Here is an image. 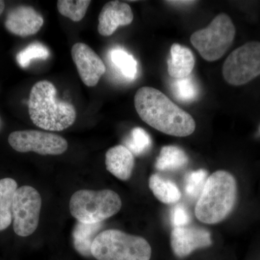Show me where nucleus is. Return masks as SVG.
I'll return each instance as SVG.
<instances>
[{
    "label": "nucleus",
    "mask_w": 260,
    "mask_h": 260,
    "mask_svg": "<svg viewBox=\"0 0 260 260\" xmlns=\"http://www.w3.org/2000/svg\"><path fill=\"white\" fill-rule=\"evenodd\" d=\"M172 88L174 96L181 102H194L199 95L198 84L191 75L183 79H174Z\"/></svg>",
    "instance_id": "21"
},
{
    "label": "nucleus",
    "mask_w": 260,
    "mask_h": 260,
    "mask_svg": "<svg viewBox=\"0 0 260 260\" xmlns=\"http://www.w3.org/2000/svg\"><path fill=\"white\" fill-rule=\"evenodd\" d=\"M208 178V172L204 169H199L189 173L186 175L184 182L186 194L191 198L199 197Z\"/></svg>",
    "instance_id": "25"
},
{
    "label": "nucleus",
    "mask_w": 260,
    "mask_h": 260,
    "mask_svg": "<svg viewBox=\"0 0 260 260\" xmlns=\"http://www.w3.org/2000/svg\"><path fill=\"white\" fill-rule=\"evenodd\" d=\"M50 55L49 49L39 42L32 43L20 51L16 56L17 61L21 68H26L34 59H46Z\"/></svg>",
    "instance_id": "24"
},
{
    "label": "nucleus",
    "mask_w": 260,
    "mask_h": 260,
    "mask_svg": "<svg viewBox=\"0 0 260 260\" xmlns=\"http://www.w3.org/2000/svg\"><path fill=\"white\" fill-rule=\"evenodd\" d=\"M237 198L238 186L234 176L227 171H217L205 182L195 206V215L202 223H220L232 213Z\"/></svg>",
    "instance_id": "3"
},
{
    "label": "nucleus",
    "mask_w": 260,
    "mask_h": 260,
    "mask_svg": "<svg viewBox=\"0 0 260 260\" xmlns=\"http://www.w3.org/2000/svg\"><path fill=\"white\" fill-rule=\"evenodd\" d=\"M170 52L171 58L167 61L169 75L174 79H183L191 75L195 65L192 51L180 44H174Z\"/></svg>",
    "instance_id": "15"
},
{
    "label": "nucleus",
    "mask_w": 260,
    "mask_h": 260,
    "mask_svg": "<svg viewBox=\"0 0 260 260\" xmlns=\"http://www.w3.org/2000/svg\"><path fill=\"white\" fill-rule=\"evenodd\" d=\"M42 15L30 6L20 5L8 12L5 28L12 34L27 37L37 34L44 25Z\"/></svg>",
    "instance_id": "12"
},
{
    "label": "nucleus",
    "mask_w": 260,
    "mask_h": 260,
    "mask_svg": "<svg viewBox=\"0 0 260 260\" xmlns=\"http://www.w3.org/2000/svg\"><path fill=\"white\" fill-rule=\"evenodd\" d=\"M124 146L133 155H143L151 148L152 140L150 135L141 127L132 129L129 136L124 141Z\"/></svg>",
    "instance_id": "23"
},
{
    "label": "nucleus",
    "mask_w": 260,
    "mask_h": 260,
    "mask_svg": "<svg viewBox=\"0 0 260 260\" xmlns=\"http://www.w3.org/2000/svg\"><path fill=\"white\" fill-rule=\"evenodd\" d=\"M8 143L20 153L34 152L42 155H61L68 148V141L60 135L38 130L13 132Z\"/></svg>",
    "instance_id": "9"
},
{
    "label": "nucleus",
    "mask_w": 260,
    "mask_h": 260,
    "mask_svg": "<svg viewBox=\"0 0 260 260\" xmlns=\"http://www.w3.org/2000/svg\"><path fill=\"white\" fill-rule=\"evenodd\" d=\"M39 191L30 186L18 188L12 206L13 229L17 235L27 237L37 230L42 209Z\"/></svg>",
    "instance_id": "8"
},
{
    "label": "nucleus",
    "mask_w": 260,
    "mask_h": 260,
    "mask_svg": "<svg viewBox=\"0 0 260 260\" xmlns=\"http://www.w3.org/2000/svg\"><path fill=\"white\" fill-rule=\"evenodd\" d=\"M71 54L82 81L86 86H95L107 71L100 56L84 43L75 44Z\"/></svg>",
    "instance_id": "10"
},
{
    "label": "nucleus",
    "mask_w": 260,
    "mask_h": 260,
    "mask_svg": "<svg viewBox=\"0 0 260 260\" xmlns=\"http://www.w3.org/2000/svg\"><path fill=\"white\" fill-rule=\"evenodd\" d=\"M110 57L121 74L129 79H134L138 73V62L134 56L124 49L116 48L111 51Z\"/></svg>",
    "instance_id": "20"
},
{
    "label": "nucleus",
    "mask_w": 260,
    "mask_h": 260,
    "mask_svg": "<svg viewBox=\"0 0 260 260\" xmlns=\"http://www.w3.org/2000/svg\"><path fill=\"white\" fill-rule=\"evenodd\" d=\"M171 221L174 228L184 227L189 224L190 216L184 205H177L172 208Z\"/></svg>",
    "instance_id": "26"
},
{
    "label": "nucleus",
    "mask_w": 260,
    "mask_h": 260,
    "mask_svg": "<svg viewBox=\"0 0 260 260\" xmlns=\"http://www.w3.org/2000/svg\"><path fill=\"white\" fill-rule=\"evenodd\" d=\"M133 10L127 3L111 1L103 7L99 16L98 31L103 37H110L118 28L133 23Z\"/></svg>",
    "instance_id": "13"
},
{
    "label": "nucleus",
    "mask_w": 260,
    "mask_h": 260,
    "mask_svg": "<svg viewBox=\"0 0 260 260\" xmlns=\"http://www.w3.org/2000/svg\"><path fill=\"white\" fill-rule=\"evenodd\" d=\"M195 3L194 1H169L168 3L173 5H191V3Z\"/></svg>",
    "instance_id": "27"
},
{
    "label": "nucleus",
    "mask_w": 260,
    "mask_h": 260,
    "mask_svg": "<svg viewBox=\"0 0 260 260\" xmlns=\"http://www.w3.org/2000/svg\"><path fill=\"white\" fill-rule=\"evenodd\" d=\"M212 244L211 236L204 229L197 227L174 228L171 234L173 252L179 258L189 256L193 251Z\"/></svg>",
    "instance_id": "11"
},
{
    "label": "nucleus",
    "mask_w": 260,
    "mask_h": 260,
    "mask_svg": "<svg viewBox=\"0 0 260 260\" xmlns=\"http://www.w3.org/2000/svg\"><path fill=\"white\" fill-rule=\"evenodd\" d=\"M258 132H259V135H260V124L259 125V127H258Z\"/></svg>",
    "instance_id": "29"
},
{
    "label": "nucleus",
    "mask_w": 260,
    "mask_h": 260,
    "mask_svg": "<svg viewBox=\"0 0 260 260\" xmlns=\"http://www.w3.org/2000/svg\"><path fill=\"white\" fill-rule=\"evenodd\" d=\"M224 79L241 86L260 75V42H249L232 51L223 66Z\"/></svg>",
    "instance_id": "7"
},
{
    "label": "nucleus",
    "mask_w": 260,
    "mask_h": 260,
    "mask_svg": "<svg viewBox=\"0 0 260 260\" xmlns=\"http://www.w3.org/2000/svg\"><path fill=\"white\" fill-rule=\"evenodd\" d=\"M91 254L98 260H150L152 249L144 238L109 229L95 238Z\"/></svg>",
    "instance_id": "4"
},
{
    "label": "nucleus",
    "mask_w": 260,
    "mask_h": 260,
    "mask_svg": "<svg viewBox=\"0 0 260 260\" xmlns=\"http://www.w3.org/2000/svg\"><path fill=\"white\" fill-rule=\"evenodd\" d=\"M28 112L36 126L48 131H62L74 124L77 113L73 104L56 99V88L48 80L34 84L30 92Z\"/></svg>",
    "instance_id": "2"
},
{
    "label": "nucleus",
    "mask_w": 260,
    "mask_h": 260,
    "mask_svg": "<svg viewBox=\"0 0 260 260\" xmlns=\"http://www.w3.org/2000/svg\"><path fill=\"white\" fill-rule=\"evenodd\" d=\"M103 223H83L77 222L73 229V238L75 249L84 256H90L92 244L100 234Z\"/></svg>",
    "instance_id": "16"
},
{
    "label": "nucleus",
    "mask_w": 260,
    "mask_h": 260,
    "mask_svg": "<svg viewBox=\"0 0 260 260\" xmlns=\"http://www.w3.org/2000/svg\"><path fill=\"white\" fill-rule=\"evenodd\" d=\"M5 7V2L1 1V0H0V16H1V15L3 14V12H4Z\"/></svg>",
    "instance_id": "28"
},
{
    "label": "nucleus",
    "mask_w": 260,
    "mask_h": 260,
    "mask_svg": "<svg viewBox=\"0 0 260 260\" xmlns=\"http://www.w3.org/2000/svg\"><path fill=\"white\" fill-rule=\"evenodd\" d=\"M18 184L11 178L0 179V232L10 226L13 222L12 206Z\"/></svg>",
    "instance_id": "17"
},
{
    "label": "nucleus",
    "mask_w": 260,
    "mask_h": 260,
    "mask_svg": "<svg viewBox=\"0 0 260 260\" xmlns=\"http://www.w3.org/2000/svg\"><path fill=\"white\" fill-rule=\"evenodd\" d=\"M134 103L142 120L164 134L186 137L196 129L192 116L158 89L151 87L138 89Z\"/></svg>",
    "instance_id": "1"
},
{
    "label": "nucleus",
    "mask_w": 260,
    "mask_h": 260,
    "mask_svg": "<svg viewBox=\"0 0 260 260\" xmlns=\"http://www.w3.org/2000/svg\"><path fill=\"white\" fill-rule=\"evenodd\" d=\"M105 164L108 172L120 180L127 181L134 169V155L124 145H116L106 153Z\"/></svg>",
    "instance_id": "14"
},
{
    "label": "nucleus",
    "mask_w": 260,
    "mask_h": 260,
    "mask_svg": "<svg viewBox=\"0 0 260 260\" xmlns=\"http://www.w3.org/2000/svg\"><path fill=\"white\" fill-rule=\"evenodd\" d=\"M236 28L232 18L225 13L215 17L206 28L195 31L190 37L193 47L203 59L218 60L232 47Z\"/></svg>",
    "instance_id": "6"
},
{
    "label": "nucleus",
    "mask_w": 260,
    "mask_h": 260,
    "mask_svg": "<svg viewBox=\"0 0 260 260\" xmlns=\"http://www.w3.org/2000/svg\"><path fill=\"white\" fill-rule=\"evenodd\" d=\"M91 1L90 0H59L57 10L61 15L73 22L83 20Z\"/></svg>",
    "instance_id": "22"
},
{
    "label": "nucleus",
    "mask_w": 260,
    "mask_h": 260,
    "mask_svg": "<svg viewBox=\"0 0 260 260\" xmlns=\"http://www.w3.org/2000/svg\"><path fill=\"white\" fill-rule=\"evenodd\" d=\"M149 187L154 196L164 204H174L181 199V191L177 184L158 174L150 176Z\"/></svg>",
    "instance_id": "19"
},
{
    "label": "nucleus",
    "mask_w": 260,
    "mask_h": 260,
    "mask_svg": "<svg viewBox=\"0 0 260 260\" xmlns=\"http://www.w3.org/2000/svg\"><path fill=\"white\" fill-rule=\"evenodd\" d=\"M120 197L115 191L81 189L70 198V211L78 222L83 223H103L116 215L121 208Z\"/></svg>",
    "instance_id": "5"
},
{
    "label": "nucleus",
    "mask_w": 260,
    "mask_h": 260,
    "mask_svg": "<svg viewBox=\"0 0 260 260\" xmlns=\"http://www.w3.org/2000/svg\"><path fill=\"white\" fill-rule=\"evenodd\" d=\"M189 162L184 150L175 145H167L160 150L155 162V168L160 172H174L185 167Z\"/></svg>",
    "instance_id": "18"
}]
</instances>
